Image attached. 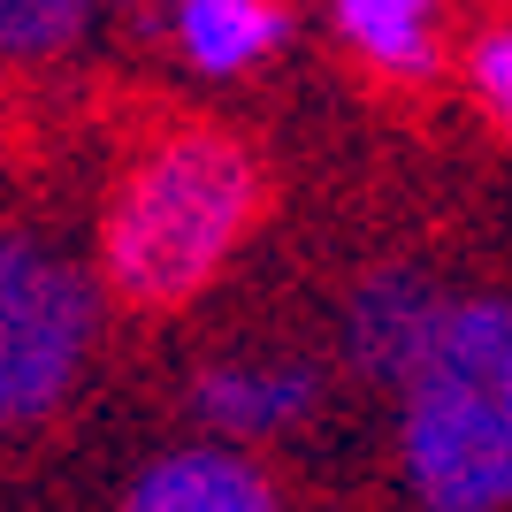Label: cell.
I'll return each instance as SVG.
<instances>
[{"label":"cell","instance_id":"1","mask_svg":"<svg viewBox=\"0 0 512 512\" xmlns=\"http://www.w3.org/2000/svg\"><path fill=\"white\" fill-rule=\"evenodd\" d=\"M268 214V176L230 130H176L123 176L100 230L107 291L138 314L192 306Z\"/></svg>","mask_w":512,"mask_h":512},{"label":"cell","instance_id":"2","mask_svg":"<svg viewBox=\"0 0 512 512\" xmlns=\"http://www.w3.org/2000/svg\"><path fill=\"white\" fill-rule=\"evenodd\" d=\"M406 482L428 512L512 505V299H459L406 383Z\"/></svg>","mask_w":512,"mask_h":512},{"label":"cell","instance_id":"3","mask_svg":"<svg viewBox=\"0 0 512 512\" xmlns=\"http://www.w3.org/2000/svg\"><path fill=\"white\" fill-rule=\"evenodd\" d=\"M92 283L39 237H0V428H31L77 390L92 352Z\"/></svg>","mask_w":512,"mask_h":512},{"label":"cell","instance_id":"4","mask_svg":"<svg viewBox=\"0 0 512 512\" xmlns=\"http://www.w3.org/2000/svg\"><path fill=\"white\" fill-rule=\"evenodd\" d=\"M451 299L436 291L428 276L413 268H383V276H367L344 306V360L360 367L367 383H413V367L428 360V344L444 329Z\"/></svg>","mask_w":512,"mask_h":512},{"label":"cell","instance_id":"5","mask_svg":"<svg viewBox=\"0 0 512 512\" xmlns=\"http://www.w3.org/2000/svg\"><path fill=\"white\" fill-rule=\"evenodd\" d=\"M123 512H283V497L230 444H184L130 482Z\"/></svg>","mask_w":512,"mask_h":512},{"label":"cell","instance_id":"6","mask_svg":"<svg viewBox=\"0 0 512 512\" xmlns=\"http://www.w3.org/2000/svg\"><path fill=\"white\" fill-rule=\"evenodd\" d=\"M314 390H321L314 367H299V360H230V367H207L192 383V406L214 436L253 444V436H276V428L306 421Z\"/></svg>","mask_w":512,"mask_h":512},{"label":"cell","instance_id":"7","mask_svg":"<svg viewBox=\"0 0 512 512\" xmlns=\"http://www.w3.org/2000/svg\"><path fill=\"white\" fill-rule=\"evenodd\" d=\"M176 46L207 77H237L283 46V8L276 0H176Z\"/></svg>","mask_w":512,"mask_h":512},{"label":"cell","instance_id":"8","mask_svg":"<svg viewBox=\"0 0 512 512\" xmlns=\"http://www.w3.org/2000/svg\"><path fill=\"white\" fill-rule=\"evenodd\" d=\"M337 31L375 77L436 69V0H337Z\"/></svg>","mask_w":512,"mask_h":512},{"label":"cell","instance_id":"9","mask_svg":"<svg viewBox=\"0 0 512 512\" xmlns=\"http://www.w3.org/2000/svg\"><path fill=\"white\" fill-rule=\"evenodd\" d=\"M92 0H0V54L8 62H39L54 46H69L85 31Z\"/></svg>","mask_w":512,"mask_h":512},{"label":"cell","instance_id":"10","mask_svg":"<svg viewBox=\"0 0 512 512\" xmlns=\"http://www.w3.org/2000/svg\"><path fill=\"white\" fill-rule=\"evenodd\" d=\"M467 85H474V100H482V115L512 138V23H497V31H482V39H474Z\"/></svg>","mask_w":512,"mask_h":512}]
</instances>
